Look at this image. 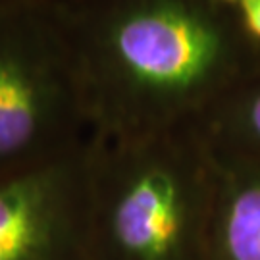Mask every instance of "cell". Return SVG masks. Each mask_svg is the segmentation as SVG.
I'll list each match as a JSON object with an SVG mask.
<instances>
[{"mask_svg": "<svg viewBox=\"0 0 260 260\" xmlns=\"http://www.w3.org/2000/svg\"><path fill=\"white\" fill-rule=\"evenodd\" d=\"M52 4L99 137L199 125L260 70V43L216 0Z\"/></svg>", "mask_w": 260, "mask_h": 260, "instance_id": "1", "label": "cell"}, {"mask_svg": "<svg viewBox=\"0 0 260 260\" xmlns=\"http://www.w3.org/2000/svg\"><path fill=\"white\" fill-rule=\"evenodd\" d=\"M218 168L199 125L93 137L85 260H210Z\"/></svg>", "mask_w": 260, "mask_h": 260, "instance_id": "2", "label": "cell"}, {"mask_svg": "<svg viewBox=\"0 0 260 260\" xmlns=\"http://www.w3.org/2000/svg\"><path fill=\"white\" fill-rule=\"evenodd\" d=\"M93 135L56 6L0 2V177L66 154Z\"/></svg>", "mask_w": 260, "mask_h": 260, "instance_id": "3", "label": "cell"}, {"mask_svg": "<svg viewBox=\"0 0 260 260\" xmlns=\"http://www.w3.org/2000/svg\"><path fill=\"white\" fill-rule=\"evenodd\" d=\"M93 137L0 177V260H85Z\"/></svg>", "mask_w": 260, "mask_h": 260, "instance_id": "4", "label": "cell"}, {"mask_svg": "<svg viewBox=\"0 0 260 260\" xmlns=\"http://www.w3.org/2000/svg\"><path fill=\"white\" fill-rule=\"evenodd\" d=\"M212 154L218 183L210 260H260V158L228 156L214 150Z\"/></svg>", "mask_w": 260, "mask_h": 260, "instance_id": "5", "label": "cell"}, {"mask_svg": "<svg viewBox=\"0 0 260 260\" xmlns=\"http://www.w3.org/2000/svg\"><path fill=\"white\" fill-rule=\"evenodd\" d=\"M199 127L218 154L260 158V70L225 94Z\"/></svg>", "mask_w": 260, "mask_h": 260, "instance_id": "6", "label": "cell"}, {"mask_svg": "<svg viewBox=\"0 0 260 260\" xmlns=\"http://www.w3.org/2000/svg\"><path fill=\"white\" fill-rule=\"evenodd\" d=\"M228 10H232L247 29V33L260 43V0H216Z\"/></svg>", "mask_w": 260, "mask_h": 260, "instance_id": "7", "label": "cell"}, {"mask_svg": "<svg viewBox=\"0 0 260 260\" xmlns=\"http://www.w3.org/2000/svg\"><path fill=\"white\" fill-rule=\"evenodd\" d=\"M50 2H64V0H50Z\"/></svg>", "mask_w": 260, "mask_h": 260, "instance_id": "8", "label": "cell"}, {"mask_svg": "<svg viewBox=\"0 0 260 260\" xmlns=\"http://www.w3.org/2000/svg\"><path fill=\"white\" fill-rule=\"evenodd\" d=\"M0 2H8V0H0Z\"/></svg>", "mask_w": 260, "mask_h": 260, "instance_id": "9", "label": "cell"}]
</instances>
